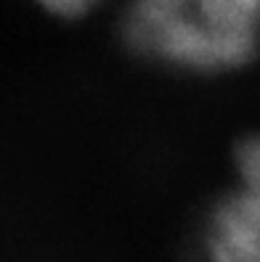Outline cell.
I'll return each mask as SVG.
<instances>
[{"label": "cell", "instance_id": "7a4b0ae2", "mask_svg": "<svg viewBox=\"0 0 260 262\" xmlns=\"http://www.w3.org/2000/svg\"><path fill=\"white\" fill-rule=\"evenodd\" d=\"M234 172L236 183L205 220L207 262H260V133L236 143Z\"/></svg>", "mask_w": 260, "mask_h": 262}, {"label": "cell", "instance_id": "6da1fadb", "mask_svg": "<svg viewBox=\"0 0 260 262\" xmlns=\"http://www.w3.org/2000/svg\"><path fill=\"white\" fill-rule=\"evenodd\" d=\"M128 51L183 74H228L260 53V0H130Z\"/></svg>", "mask_w": 260, "mask_h": 262}, {"label": "cell", "instance_id": "3957f363", "mask_svg": "<svg viewBox=\"0 0 260 262\" xmlns=\"http://www.w3.org/2000/svg\"><path fill=\"white\" fill-rule=\"evenodd\" d=\"M37 3L61 19H77L85 16L88 11H93L98 0H37Z\"/></svg>", "mask_w": 260, "mask_h": 262}]
</instances>
